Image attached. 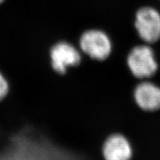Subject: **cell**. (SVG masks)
Returning a JSON list of instances; mask_svg holds the SVG:
<instances>
[{
  "mask_svg": "<svg viewBox=\"0 0 160 160\" xmlns=\"http://www.w3.org/2000/svg\"><path fill=\"white\" fill-rule=\"evenodd\" d=\"M6 1H7V0H0V6H2V5L3 4L5 3Z\"/></svg>",
  "mask_w": 160,
  "mask_h": 160,
  "instance_id": "obj_8",
  "label": "cell"
},
{
  "mask_svg": "<svg viewBox=\"0 0 160 160\" xmlns=\"http://www.w3.org/2000/svg\"><path fill=\"white\" fill-rule=\"evenodd\" d=\"M134 27L144 42H157L160 39V13L149 6L141 8L136 13Z\"/></svg>",
  "mask_w": 160,
  "mask_h": 160,
  "instance_id": "obj_4",
  "label": "cell"
},
{
  "mask_svg": "<svg viewBox=\"0 0 160 160\" xmlns=\"http://www.w3.org/2000/svg\"><path fill=\"white\" fill-rule=\"evenodd\" d=\"M133 99L142 111H157L160 109V87L151 82H142L133 91Z\"/></svg>",
  "mask_w": 160,
  "mask_h": 160,
  "instance_id": "obj_6",
  "label": "cell"
},
{
  "mask_svg": "<svg viewBox=\"0 0 160 160\" xmlns=\"http://www.w3.org/2000/svg\"><path fill=\"white\" fill-rule=\"evenodd\" d=\"M101 152L106 160H128L133 156L131 142L120 133H113L106 138L102 145Z\"/></svg>",
  "mask_w": 160,
  "mask_h": 160,
  "instance_id": "obj_5",
  "label": "cell"
},
{
  "mask_svg": "<svg viewBox=\"0 0 160 160\" xmlns=\"http://www.w3.org/2000/svg\"><path fill=\"white\" fill-rule=\"evenodd\" d=\"M77 45L85 57L97 62L107 59L113 50V44L108 34L96 28L85 30L79 36Z\"/></svg>",
  "mask_w": 160,
  "mask_h": 160,
  "instance_id": "obj_1",
  "label": "cell"
},
{
  "mask_svg": "<svg viewBox=\"0 0 160 160\" xmlns=\"http://www.w3.org/2000/svg\"><path fill=\"white\" fill-rule=\"evenodd\" d=\"M51 68L57 75H66L69 70L77 68L84 59L79 47L66 40H60L51 46L49 51Z\"/></svg>",
  "mask_w": 160,
  "mask_h": 160,
  "instance_id": "obj_2",
  "label": "cell"
},
{
  "mask_svg": "<svg viewBox=\"0 0 160 160\" xmlns=\"http://www.w3.org/2000/svg\"><path fill=\"white\" fill-rule=\"evenodd\" d=\"M127 65L133 77L141 79L153 77L159 68L154 51L146 43L131 50L127 57Z\"/></svg>",
  "mask_w": 160,
  "mask_h": 160,
  "instance_id": "obj_3",
  "label": "cell"
},
{
  "mask_svg": "<svg viewBox=\"0 0 160 160\" xmlns=\"http://www.w3.org/2000/svg\"><path fill=\"white\" fill-rule=\"evenodd\" d=\"M10 91V84L5 74L0 71V102L7 97Z\"/></svg>",
  "mask_w": 160,
  "mask_h": 160,
  "instance_id": "obj_7",
  "label": "cell"
}]
</instances>
